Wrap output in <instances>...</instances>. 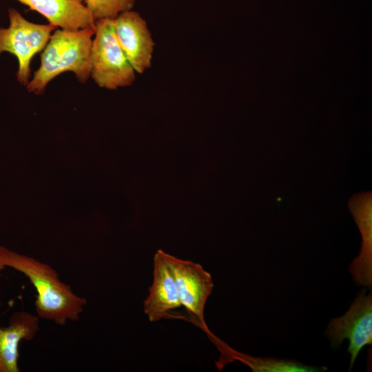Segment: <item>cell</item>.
I'll list each match as a JSON object with an SVG mask.
<instances>
[{
    "instance_id": "cell-1",
    "label": "cell",
    "mask_w": 372,
    "mask_h": 372,
    "mask_svg": "<svg viewBox=\"0 0 372 372\" xmlns=\"http://www.w3.org/2000/svg\"><path fill=\"white\" fill-rule=\"evenodd\" d=\"M7 268L23 273L34 287V309L39 318L59 326L79 320L87 299L62 282L50 265L0 246V274Z\"/></svg>"
},
{
    "instance_id": "cell-2",
    "label": "cell",
    "mask_w": 372,
    "mask_h": 372,
    "mask_svg": "<svg viewBox=\"0 0 372 372\" xmlns=\"http://www.w3.org/2000/svg\"><path fill=\"white\" fill-rule=\"evenodd\" d=\"M95 25L74 31L55 30L41 54V63L26 87L41 94L48 83L65 72L81 83L90 77V51Z\"/></svg>"
},
{
    "instance_id": "cell-3",
    "label": "cell",
    "mask_w": 372,
    "mask_h": 372,
    "mask_svg": "<svg viewBox=\"0 0 372 372\" xmlns=\"http://www.w3.org/2000/svg\"><path fill=\"white\" fill-rule=\"evenodd\" d=\"M90 64V77L100 87L116 90L135 81L136 73L117 40L113 19L95 21Z\"/></svg>"
},
{
    "instance_id": "cell-4",
    "label": "cell",
    "mask_w": 372,
    "mask_h": 372,
    "mask_svg": "<svg viewBox=\"0 0 372 372\" xmlns=\"http://www.w3.org/2000/svg\"><path fill=\"white\" fill-rule=\"evenodd\" d=\"M8 17L9 27L0 28V55L7 52L16 56L19 65L17 80L26 87L30 81L32 58L43 51L56 27L50 23L30 22L14 8L8 9Z\"/></svg>"
},
{
    "instance_id": "cell-5",
    "label": "cell",
    "mask_w": 372,
    "mask_h": 372,
    "mask_svg": "<svg viewBox=\"0 0 372 372\" xmlns=\"http://www.w3.org/2000/svg\"><path fill=\"white\" fill-rule=\"evenodd\" d=\"M366 291L365 288L361 289L346 313L331 319L325 332L334 349L349 339V371L360 350L372 344V296L371 293L366 295Z\"/></svg>"
},
{
    "instance_id": "cell-6",
    "label": "cell",
    "mask_w": 372,
    "mask_h": 372,
    "mask_svg": "<svg viewBox=\"0 0 372 372\" xmlns=\"http://www.w3.org/2000/svg\"><path fill=\"white\" fill-rule=\"evenodd\" d=\"M172 269L179 298L196 324L210 336L204 318L207 300L214 288L211 274L198 263L167 254Z\"/></svg>"
},
{
    "instance_id": "cell-7",
    "label": "cell",
    "mask_w": 372,
    "mask_h": 372,
    "mask_svg": "<svg viewBox=\"0 0 372 372\" xmlns=\"http://www.w3.org/2000/svg\"><path fill=\"white\" fill-rule=\"evenodd\" d=\"M117 40L136 74L152 65L155 43L146 21L132 10L121 12L113 19Z\"/></svg>"
},
{
    "instance_id": "cell-8",
    "label": "cell",
    "mask_w": 372,
    "mask_h": 372,
    "mask_svg": "<svg viewBox=\"0 0 372 372\" xmlns=\"http://www.w3.org/2000/svg\"><path fill=\"white\" fill-rule=\"evenodd\" d=\"M167 254L158 250L154 257L153 282L143 302L144 312L150 322L169 318V311L181 306Z\"/></svg>"
},
{
    "instance_id": "cell-9",
    "label": "cell",
    "mask_w": 372,
    "mask_h": 372,
    "mask_svg": "<svg viewBox=\"0 0 372 372\" xmlns=\"http://www.w3.org/2000/svg\"><path fill=\"white\" fill-rule=\"evenodd\" d=\"M1 302L0 301V307ZM39 318L25 311L14 312L8 326L0 324V372H19V344L32 340L39 332Z\"/></svg>"
},
{
    "instance_id": "cell-10",
    "label": "cell",
    "mask_w": 372,
    "mask_h": 372,
    "mask_svg": "<svg viewBox=\"0 0 372 372\" xmlns=\"http://www.w3.org/2000/svg\"><path fill=\"white\" fill-rule=\"evenodd\" d=\"M62 30L74 31L95 25L89 9L76 0H16Z\"/></svg>"
},
{
    "instance_id": "cell-11",
    "label": "cell",
    "mask_w": 372,
    "mask_h": 372,
    "mask_svg": "<svg viewBox=\"0 0 372 372\" xmlns=\"http://www.w3.org/2000/svg\"><path fill=\"white\" fill-rule=\"evenodd\" d=\"M369 193L353 199L351 209L360 230L362 246L360 254L351 264L349 271L358 285L371 290L372 287V240L371 198Z\"/></svg>"
},
{
    "instance_id": "cell-12",
    "label": "cell",
    "mask_w": 372,
    "mask_h": 372,
    "mask_svg": "<svg viewBox=\"0 0 372 372\" xmlns=\"http://www.w3.org/2000/svg\"><path fill=\"white\" fill-rule=\"evenodd\" d=\"M239 360L247 365L253 371L259 372H316L326 370L325 367H314L292 360L255 358L238 352L229 346L221 353L217 362L220 368L228 362Z\"/></svg>"
},
{
    "instance_id": "cell-13",
    "label": "cell",
    "mask_w": 372,
    "mask_h": 372,
    "mask_svg": "<svg viewBox=\"0 0 372 372\" xmlns=\"http://www.w3.org/2000/svg\"><path fill=\"white\" fill-rule=\"evenodd\" d=\"M136 0H84L95 21L114 19L121 12L132 10Z\"/></svg>"
},
{
    "instance_id": "cell-14",
    "label": "cell",
    "mask_w": 372,
    "mask_h": 372,
    "mask_svg": "<svg viewBox=\"0 0 372 372\" xmlns=\"http://www.w3.org/2000/svg\"><path fill=\"white\" fill-rule=\"evenodd\" d=\"M76 1H79L80 3H83L84 2V0H76Z\"/></svg>"
}]
</instances>
